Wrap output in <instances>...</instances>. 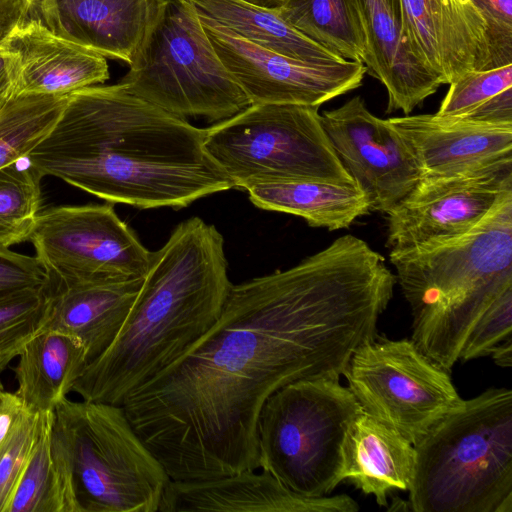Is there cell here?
<instances>
[{
	"label": "cell",
	"instance_id": "cell-20",
	"mask_svg": "<svg viewBox=\"0 0 512 512\" xmlns=\"http://www.w3.org/2000/svg\"><path fill=\"white\" fill-rule=\"evenodd\" d=\"M367 42L364 65L386 88V113L413 111L440 81L411 54L403 37L402 0H355Z\"/></svg>",
	"mask_w": 512,
	"mask_h": 512
},
{
	"label": "cell",
	"instance_id": "cell-27",
	"mask_svg": "<svg viewBox=\"0 0 512 512\" xmlns=\"http://www.w3.org/2000/svg\"><path fill=\"white\" fill-rule=\"evenodd\" d=\"M449 85L436 115L512 125V64L488 70H472Z\"/></svg>",
	"mask_w": 512,
	"mask_h": 512
},
{
	"label": "cell",
	"instance_id": "cell-40",
	"mask_svg": "<svg viewBox=\"0 0 512 512\" xmlns=\"http://www.w3.org/2000/svg\"><path fill=\"white\" fill-rule=\"evenodd\" d=\"M495 363L504 368H510L512 366V339L507 338L506 340L497 344L490 352Z\"/></svg>",
	"mask_w": 512,
	"mask_h": 512
},
{
	"label": "cell",
	"instance_id": "cell-39",
	"mask_svg": "<svg viewBox=\"0 0 512 512\" xmlns=\"http://www.w3.org/2000/svg\"><path fill=\"white\" fill-rule=\"evenodd\" d=\"M29 19L40 22L51 30L54 0H28Z\"/></svg>",
	"mask_w": 512,
	"mask_h": 512
},
{
	"label": "cell",
	"instance_id": "cell-11",
	"mask_svg": "<svg viewBox=\"0 0 512 512\" xmlns=\"http://www.w3.org/2000/svg\"><path fill=\"white\" fill-rule=\"evenodd\" d=\"M28 241L53 282L144 278L150 265L151 251L109 202L40 211Z\"/></svg>",
	"mask_w": 512,
	"mask_h": 512
},
{
	"label": "cell",
	"instance_id": "cell-29",
	"mask_svg": "<svg viewBox=\"0 0 512 512\" xmlns=\"http://www.w3.org/2000/svg\"><path fill=\"white\" fill-rule=\"evenodd\" d=\"M49 412L6 512H75L69 488L52 448Z\"/></svg>",
	"mask_w": 512,
	"mask_h": 512
},
{
	"label": "cell",
	"instance_id": "cell-13",
	"mask_svg": "<svg viewBox=\"0 0 512 512\" xmlns=\"http://www.w3.org/2000/svg\"><path fill=\"white\" fill-rule=\"evenodd\" d=\"M221 62L251 104L319 107L362 83L367 67L357 61L313 65L258 46L199 15Z\"/></svg>",
	"mask_w": 512,
	"mask_h": 512
},
{
	"label": "cell",
	"instance_id": "cell-5",
	"mask_svg": "<svg viewBox=\"0 0 512 512\" xmlns=\"http://www.w3.org/2000/svg\"><path fill=\"white\" fill-rule=\"evenodd\" d=\"M415 512H512V391L489 388L414 443Z\"/></svg>",
	"mask_w": 512,
	"mask_h": 512
},
{
	"label": "cell",
	"instance_id": "cell-17",
	"mask_svg": "<svg viewBox=\"0 0 512 512\" xmlns=\"http://www.w3.org/2000/svg\"><path fill=\"white\" fill-rule=\"evenodd\" d=\"M423 176L458 174L512 161V125H496L436 114L392 117Z\"/></svg>",
	"mask_w": 512,
	"mask_h": 512
},
{
	"label": "cell",
	"instance_id": "cell-37",
	"mask_svg": "<svg viewBox=\"0 0 512 512\" xmlns=\"http://www.w3.org/2000/svg\"><path fill=\"white\" fill-rule=\"evenodd\" d=\"M28 19V0H0V47Z\"/></svg>",
	"mask_w": 512,
	"mask_h": 512
},
{
	"label": "cell",
	"instance_id": "cell-35",
	"mask_svg": "<svg viewBox=\"0 0 512 512\" xmlns=\"http://www.w3.org/2000/svg\"><path fill=\"white\" fill-rule=\"evenodd\" d=\"M49 277L37 258L0 247V302L45 287Z\"/></svg>",
	"mask_w": 512,
	"mask_h": 512
},
{
	"label": "cell",
	"instance_id": "cell-31",
	"mask_svg": "<svg viewBox=\"0 0 512 512\" xmlns=\"http://www.w3.org/2000/svg\"><path fill=\"white\" fill-rule=\"evenodd\" d=\"M47 313L46 286L0 302V372L43 330Z\"/></svg>",
	"mask_w": 512,
	"mask_h": 512
},
{
	"label": "cell",
	"instance_id": "cell-28",
	"mask_svg": "<svg viewBox=\"0 0 512 512\" xmlns=\"http://www.w3.org/2000/svg\"><path fill=\"white\" fill-rule=\"evenodd\" d=\"M68 94H16L0 109V169L21 161L49 134Z\"/></svg>",
	"mask_w": 512,
	"mask_h": 512
},
{
	"label": "cell",
	"instance_id": "cell-41",
	"mask_svg": "<svg viewBox=\"0 0 512 512\" xmlns=\"http://www.w3.org/2000/svg\"><path fill=\"white\" fill-rule=\"evenodd\" d=\"M249 3H252L256 6H259V7H262V8H265V9H268V10H272V11H278L284 0H245Z\"/></svg>",
	"mask_w": 512,
	"mask_h": 512
},
{
	"label": "cell",
	"instance_id": "cell-12",
	"mask_svg": "<svg viewBox=\"0 0 512 512\" xmlns=\"http://www.w3.org/2000/svg\"><path fill=\"white\" fill-rule=\"evenodd\" d=\"M512 192V161L445 176H423L387 213L386 247L401 252L460 236Z\"/></svg>",
	"mask_w": 512,
	"mask_h": 512
},
{
	"label": "cell",
	"instance_id": "cell-2",
	"mask_svg": "<svg viewBox=\"0 0 512 512\" xmlns=\"http://www.w3.org/2000/svg\"><path fill=\"white\" fill-rule=\"evenodd\" d=\"M25 159L42 178L138 209L178 210L233 188L205 150L204 129L120 82L68 94L55 126Z\"/></svg>",
	"mask_w": 512,
	"mask_h": 512
},
{
	"label": "cell",
	"instance_id": "cell-36",
	"mask_svg": "<svg viewBox=\"0 0 512 512\" xmlns=\"http://www.w3.org/2000/svg\"><path fill=\"white\" fill-rule=\"evenodd\" d=\"M30 413L16 393L6 391L0 382V452Z\"/></svg>",
	"mask_w": 512,
	"mask_h": 512
},
{
	"label": "cell",
	"instance_id": "cell-3",
	"mask_svg": "<svg viewBox=\"0 0 512 512\" xmlns=\"http://www.w3.org/2000/svg\"><path fill=\"white\" fill-rule=\"evenodd\" d=\"M231 286L222 234L199 217L181 222L151 252L121 331L87 364L72 391L83 400L122 406L215 324Z\"/></svg>",
	"mask_w": 512,
	"mask_h": 512
},
{
	"label": "cell",
	"instance_id": "cell-23",
	"mask_svg": "<svg viewBox=\"0 0 512 512\" xmlns=\"http://www.w3.org/2000/svg\"><path fill=\"white\" fill-rule=\"evenodd\" d=\"M18 357L15 393L34 413L54 411L89 363L87 350L79 338L50 329L30 339Z\"/></svg>",
	"mask_w": 512,
	"mask_h": 512
},
{
	"label": "cell",
	"instance_id": "cell-16",
	"mask_svg": "<svg viewBox=\"0 0 512 512\" xmlns=\"http://www.w3.org/2000/svg\"><path fill=\"white\" fill-rule=\"evenodd\" d=\"M359 504L347 494L306 497L270 473L246 470L200 480L168 483L158 512H357Z\"/></svg>",
	"mask_w": 512,
	"mask_h": 512
},
{
	"label": "cell",
	"instance_id": "cell-10",
	"mask_svg": "<svg viewBox=\"0 0 512 512\" xmlns=\"http://www.w3.org/2000/svg\"><path fill=\"white\" fill-rule=\"evenodd\" d=\"M343 375L362 411L412 444L462 401L448 370L407 338L377 335L355 350Z\"/></svg>",
	"mask_w": 512,
	"mask_h": 512
},
{
	"label": "cell",
	"instance_id": "cell-19",
	"mask_svg": "<svg viewBox=\"0 0 512 512\" xmlns=\"http://www.w3.org/2000/svg\"><path fill=\"white\" fill-rule=\"evenodd\" d=\"M144 278L120 281L48 282L43 330L72 334L84 344L89 362L115 340L138 297Z\"/></svg>",
	"mask_w": 512,
	"mask_h": 512
},
{
	"label": "cell",
	"instance_id": "cell-38",
	"mask_svg": "<svg viewBox=\"0 0 512 512\" xmlns=\"http://www.w3.org/2000/svg\"><path fill=\"white\" fill-rule=\"evenodd\" d=\"M15 95L12 62L7 51L0 47V109Z\"/></svg>",
	"mask_w": 512,
	"mask_h": 512
},
{
	"label": "cell",
	"instance_id": "cell-26",
	"mask_svg": "<svg viewBox=\"0 0 512 512\" xmlns=\"http://www.w3.org/2000/svg\"><path fill=\"white\" fill-rule=\"evenodd\" d=\"M278 14L344 60L364 64L366 36L355 0H284Z\"/></svg>",
	"mask_w": 512,
	"mask_h": 512
},
{
	"label": "cell",
	"instance_id": "cell-25",
	"mask_svg": "<svg viewBox=\"0 0 512 512\" xmlns=\"http://www.w3.org/2000/svg\"><path fill=\"white\" fill-rule=\"evenodd\" d=\"M199 15L233 31L240 37L275 53L313 65L344 60L304 36L276 11L245 0H189Z\"/></svg>",
	"mask_w": 512,
	"mask_h": 512
},
{
	"label": "cell",
	"instance_id": "cell-9",
	"mask_svg": "<svg viewBox=\"0 0 512 512\" xmlns=\"http://www.w3.org/2000/svg\"><path fill=\"white\" fill-rule=\"evenodd\" d=\"M120 83L185 119L200 116L219 122L251 105L218 57L189 0H165Z\"/></svg>",
	"mask_w": 512,
	"mask_h": 512
},
{
	"label": "cell",
	"instance_id": "cell-33",
	"mask_svg": "<svg viewBox=\"0 0 512 512\" xmlns=\"http://www.w3.org/2000/svg\"><path fill=\"white\" fill-rule=\"evenodd\" d=\"M512 289L503 293L480 317L470 331L459 360L470 361L490 355L500 342L511 337Z\"/></svg>",
	"mask_w": 512,
	"mask_h": 512
},
{
	"label": "cell",
	"instance_id": "cell-21",
	"mask_svg": "<svg viewBox=\"0 0 512 512\" xmlns=\"http://www.w3.org/2000/svg\"><path fill=\"white\" fill-rule=\"evenodd\" d=\"M165 0H54L51 31L105 58L130 64Z\"/></svg>",
	"mask_w": 512,
	"mask_h": 512
},
{
	"label": "cell",
	"instance_id": "cell-34",
	"mask_svg": "<svg viewBox=\"0 0 512 512\" xmlns=\"http://www.w3.org/2000/svg\"><path fill=\"white\" fill-rule=\"evenodd\" d=\"M486 24L484 70L512 64V0H472Z\"/></svg>",
	"mask_w": 512,
	"mask_h": 512
},
{
	"label": "cell",
	"instance_id": "cell-14",
	"mask_svg": "<svg viewBox=\"0 0 512 512\" xmlns=\"http://www.w3.org/2000/svg\"><path fill=\"white\" fill-rule=\"evenodd\" d=\"M332 147L370 211L389 213L416 185L421 171L390 124L372 114L360 96L321 114Z\"/></svg>",
	"mask_w": 512,
	"mask_h": 512
},
{
	"label": "cell",
	"instance_id": "cell-7",
	"mask_svg": "<svg viewBox=\"0 0 512 512\" xmlns=\"http://www.w3.org/2000/svg\"><path fill=\"white\" fill-rule=\"evenodd\" d=\"M339 379L289 383L268 397L258 416L259 468L306 497L329 495L344 480V435L362 409Z\"/></svg>",
	"mask_w": 512,
	"mask_h": 512
},
{
	"label": "cell",
	"instance_id": "cell-24",
	"mask_svg": "<svg viewBox=\"0 0 512 512\" xmlns=\"http://www.w3.org/2000/svg\"><path fill=\"white\" fill-rule=\"evenodd\" d=\"M247 192L260 209L299 216L311 227L330 231L348 228L370 211L366 196L356 185L298 180L259 184Z\"/></svg>",
	"mask_w": 512,
	"mask_h": 512
},
{
	"label": "cell",
	"instance_id": "cell-4",
	"mask_svg": "<svg viewBox=\"0 0 512 512\" xmlns=\"http://www.w3.org/2000/svg\"><path fill=\"white\" fill-rule=\"evenodd\" d=\"M389 258L411 309V340L451 370L480 317L512 289V192L468 232Z\"/></svg>",
	"mask_w": 512,
	"mask_h": 512
},
{
	"label": "cell",
	"instance_id": "cell-18",
	"mask_svg": "<svg viewBox=\"0 0 512 512\" xmlns=\"http://www.w3.org/2000/svg\"><path fill=\"white\" fill-rule=\"evenodd\" d=\"M16 94L65 95L109 79L106 58L28 19L2 45Z\"/></svg>",
	"mask_w": 512,
	"mask_h": 512
},
{
	"label": "cell",
	"instance_id": "cell-1",
	"mask_svg": "<svg viewBox=\"0 0 512 512\" xmlns=\"http://www.w3.org/2000/svg\"><path fill=\"white\" fill-rule=\"evenodd\" d=\"M395 284L385 258L350 234L232 284L215 324L122 407L171 480L256 470L265 401L297 380L340 378L377 336Z\"/></svg>",
	"mask_w": 512,
	"mask_h": 512
},
{
	"label": "cell",
	"instance_id": "cell-42",
	"mask_svg": "<svg viewBox=\"0 0 512 512\" xmlns=\"http://www.w3.org/2000/svg\"><path fill=\"white\" fill-rule=\"evenodd\" d=\"M396 501L393 500L392 505L388 508V511H407L411 510V505L408 502L395 497Z\"/></svg>",
	"mask_w": 512,
	"mask_h": 512
},
{
	"label": "cell",
	"instance_id": "cell-6",
	"mask_svg": "<svg viewBox=\"0 0 512 512\" xmlns=\"http://www.w3.org/2000/svg\"><path fill=\"white\" fill-rule=\"evenodd\" d=\"M52 448L75 512H158L171 479L122 406L65 398Z\"/></svg>",
	"mask_w": 512,
	"mask_h": 512
},
{
	"label": "cell",
	"instance_id": "cell-15",
	"mask_svg": "<svg viewBox=\"0 0 512 512\" xmlns=\"http://www.w3.org/2000/svg\"><path fill=\"white\" fill-rule=\"evenodd\" d=\"M403 37L441 84L484 70L486 24L472 0H402Z\"/></svg>",
	"mask_w": 512,
	"mask_h": 512
},
{
	"label": "cell",
	"instance_id": "cell-30",
	"mask_svg": "<svg viewBox=\"0 0 512 512\" xmlns=\"http://www.w3.org/2000/svg\"><path fill=\"white\" fill-rule=\"evenodd\" d=\"M20 161L0 169V247L28 241L40 212L41 175Z\"/></svg>",
	"mask_w": 512,
	"mask_h": 512
},
{
	"label": "cell",
	"instance_id": "cell-22",
	"mask_svg": "<svg viewBox=\"0 0 512 512\" xmlns=\"http://www.w3.org/2000/svg\"><path fill=\"white\" fill-rule=\"evenodd\" d=\"M413 444L394 429L361 411L349 423L342 443V472L379 506L394 491H408L414 471Z\"/></svg>",
	"mask_w": 512,
	"mask_h": 512
},
{
	"label": "cell",
	"instance_id": "cell-32",
	"mask_svg": "<svg viewBox=\"0 0 512 512\" xmlns=\"http://www.w3.org/2000/svg\"><path fill=\"white\" fill-rule=\"evenodd\" d=\"M49 412H31L0 452V512H6Z\"/></svg>",
	"mask_w": 512,
	"mask_h": 512
},
{
	"label": "cell",
	"instance_id": "cell-8",
	"mask_svg": "<svg viewBox=\"0 0 512 512\" xmlns=\"http://www.w3.org/2000/svg\"><path fill=\"white\" fill-rule=\"evenodd\" d=\"M316 106L255 103L204 129V147L233 188L317 180L356 185Z\"/></svg>",
	"mask_w": 512,
	"mask_h": 512
}]
</instances>
